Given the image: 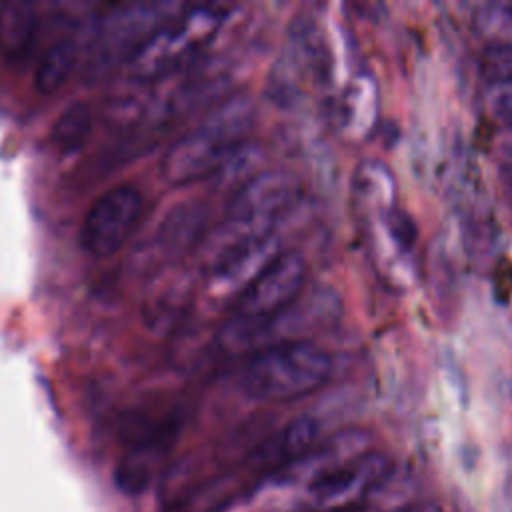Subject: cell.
Listing matches in <instances>:
<instances>
[{
  "instance_id": "cell-5",
  "label": "cell",
  "mask_w": 512,
  "mask_h": 512,
  "mask_svg": "<svg viewBox=\"0 0 512 512\" xmlns=\"http://www.w3.org/2000/svg\"><path fill=\"white\" fill-rule=\"evenodd\" d=\"M142 214L138 188L120 184L100 194L90 206L80 228V244L94 258L116 254L134 232Z\"/></svg>"
},
{
  "instance_id": "cell-20",
  "label": "cell",
  "mask_w": 512,
  "mask_h": 512,
  "mask_svg": "<svg viewBox=\"0 0 512 512\" xmlns=\"http://www.w3.org/2000/svg\"><path fill=\"white\" fill-rule=\"evenodd\" d=\"M478 66L482 78L496 88L512 84V42H488Z\"/></svg>"
},
{
  "instance_id": "cell-16",
  "label": "cell",
  "mask_w": 512,
  "mask_h": 512,
  "mask_svg": "<svg viewBox=\"0 0 512 512\" xmlns=\"http://www.w3.org/2000/svg\"><path fill=\"white\" fill-rule=\"evenodd\" d=\"M38 24L36 8L30 2H4L0 6V54L20 60L28 54Z\"/></svg>"
},
{
  "instance_id": "cell-21",
  "label": "cell",
  "mask_w": 512,
  "mask_h": 512,
  "mask_svg": "<svg viewBox=\"0 0 512 512\" xmlns=\"http://www.w3.org/2000/svg\"><path fill=\"white\" fill-rule=\"evenodd\" d=\"M492 112L504 126L512 128V84H504L494 90Z\"/></svg>"
},
{
  "instance_id": "cell-3",
  "label": "cell",
  "mask_w": 512,
  "mask_h": 512,
  "mask_svg": "<svg viewBox=\"0 0 512 512\" xmlns=\"http://www.w3.org/2000/svg\"><path fill=\"white\" fill-rule=\"evenodd\" d=\"M224 20L226 10L220 6H184L130 58V76L150 82L178 72L202 52Z\"/></svg>"
},
{
  "instance_id": "cell-11",
  "label": "cell",
  "mask_w": 512,
  "mask_h": 512,
  "mask_svg": "<svg viewBox=\"0 0 512 512\" xmlns=\"http://www.w3.org/2000/svg\"><path fill=\"white\" fill-rule=\"evenodd\" d=\"M352 190L356 204L370 218H380L396 208V178L380 160L366 158L356 166Z\"/></svg>"
},
{
  "instance_id": "cell-19",
  "label": "cell",
  "mask_w": 512,
  "mask_h": 512,
  "mask_svg": "<svg viewBox=\"0 0 512 512\" xmlns=\"http://www.w3.org/2000/svg\"><path fill=\"white\" fill-rule=\"evenodd\" d=\"M474 26L490 42H512V2L482 4L474 14Z\"/></svg>"
},
{
  "instance_id": "cell-7",
  "label": "cell",
  "mask_w": 512,
  "mask_h": 512,
  "mask_svg": "<svg viewBox=\"0 0 512 512\" xmlns=\"http://www.w3.org/2000/svg\"><path fill=\"white\" fill-rule=\"evenodd\" d=\"M300 192V182L290 172H258L236 192H232L226 208V218L272 224L280 212L296 204Z\"/></svg>"
},
{
  "instance_id": "cell-10",
  "label": "cell",
  "mask_w": 512,
  "mask_h": 512,
  "mask_svg": "<svg viewBox=\"0 0 512 512\" xmlns=\"http://www.w3.org/2000/svg\"><path fill=\"white\" fill-rule=\"evenodd\" d=\"M192 300V284L186 274L158 276L142 302V318L148 328L166 332L184 318Z\"/></svg>"
},
{
  "instance_id": "cell-1",
  "label": "cell",
  "mask_w": 512,
  "mask_h": 512,
  "mask_svg": "<svg viewBox=\"0 0 512 512\" xmlns=\"http://www.w3.org/2000/svg\"><path fill=\"white\" fill-rule=\"evenodd\" d=\"M200 264L216 292L238 296L282 252L280 240L266 222L226 218L202 240Z\"/></svg>"
},
{
  "instance_id": "cell-12",
  "label": "cell",
  "mask_w": 512,
  "mask_h": 512,
  "mask_svg": "<svg viewBox=\"0 0 512 512\" xmlns=\"http://www.w3.org/2000/svg\"><path fill=\"white\" fill-rule=\"evenodd\" d=\"M208 210L200 202H182L174 206L158 226L156 244L162 254H182L204 238Z\"/></svg>"
},
{
  "instance_id": "cell-9",
  "label": "cell",
  "mask_w": 512,
  "mask_h": 512,
  "mask_svg": "<svg viewBox=\"0 0 512 512\" xmlns=\"http://www.w3.org/2000/svg\"><path fill=\"white\" fill-rule=\"evenodd\" d=\"M320 438V424L312 416H296L272 434L254 452V462L266 472H276L312 452Z\"/></svg>"
},
{
  "instance_id": "cell-4",
  "label": "cell",
  "mask_w": 512,
  "mask_h": 512,
  "mask_svg": "<svg viewBox=\"0 0 512 512\" xmlns=\"http://www.w3.org/2000/svg\"><path fill=\"white\" fill-rule=\"evenodd\" d=\"M184 6L166 2H132L112 6L96 26L92 50L86 58L84 78L100 80L130 58Z\"/></svg>"
},
{
  "instance_id": "cell-13",
  "label": "cell",
  "mask_w": 512,
  "mask_h": 512,
  "mask_svg": "<svg viewBox=\"0 0 512 512\" xmlns=\"http://www.w3.org/2000/svg\"><path fill=\"white\" fill-rule=\"evenodd\" d=\"M254 118L256 106L252 98L246 94H234L218 100L216 106L204 116L200 126L210 130L218 140L234 150L244 144V138L252 128Z\"/></svg>"
},
{
  "instance_id": "cell-22",
  "label": "cell",
  "mask_w": 512,
  "mask_h": 512,
  "mask_svg": "<svg viewBox=\"0 0 512 512\" xmlns=\"http://www.w3.org/2000/svg\"><path fill=\"white\" fill-rule=\"evenodd\" d=\"M502 172L504 178L512 184V146L502 154Z\"/></svg>"
},
{
  "instance_id": "cell-8",
  "label": "cell",
  "mask_w": 512,
  "mask_h": 512,
  "mask_svg": "<svg viewBox=\"0 0 512 512\" xmlns=\"http://www.w3.org/2000/svg\"><path fill=\"white\" fill-rule=\"evenodd\" d=\"M230 152L232 148H228L210 130L198 124L168 148L160 170L168 184L186 186L196 180L214 176Z\"/></svg>"
},
{
  "instance_id": "cell-15",
  "label": "cell",
  "mask_w": 512,
  "mask_h": 512,
  "mask_svg": "<svg viewBox=\"0 0 512 512\" xmlns=\"http://www.w3.org/2000/svg\"><path fill=\"white\" fill-rule=\"evenodd\" d=\"M340 116L342 128L354 138L372 130L378 116V90L370 76L360 74L348 82L342 94Z\"/></svg>"
},
{
  "instance_id": "cell-14",
  "label": "cell",
  "mask_w": 512,
  "mask_h": 512,
  "mask_svg": "<svg viewBox=\"0 0 512 512\" xmlns=\"http://www.w3.org/2000/svg\"><path fill=\"white\" fill-rule=\"evenodd\" d=\"M366 512H408L418 502L416 478L398 466H390L362 500Z\"/></svg>"
},
{
  "instance_id": "cell-6",
  "label": "cell",
  "mask_w": 512,
  "mask_h": 512,
  "mask_svg": "<svg viewBox=\"0 0 512 512\" xmlns=\"http://www.w3.org/2000/svg\"><path fill=\"white\" fill-rule=\"evenodd\" d=\"M392 466V460L376 450L346 462L308 488V506L312 512H338L362 504L374 482Z\"/></svg>"
},
{
  "instance_id": "cell-18",
  "label": "cell",
  "mask_w": 512,
  "mask_h": 512,
  "mask_svg": "<svg viewBox=\"0 0 512 512\" xmlns=\"http://www.w3.org/2000/svg\"><path fill=\"white\" fill-rule=\"evenodd\" d=\"M94 114L86 102H74L66 106L54 120L50 130L52 146L62 154L80 150L92 134Z\"/></svg>"
},
{
  "instance_id": "cell-2",
  "label": "cell",
  "mask_w": 512,
  "mask_h": 512,
  "mask_svg": "<svg viewBox=\"0 0 512 512\" xmlns=\"http://www.w3.org/2000/svg\"><path fill=\"white\" fill-rule=\"evenodd\" d=\"M332 372L330 354L312 340L280 342L254 352L242 374V390L260 402H288L322 388Z\"/></svg>"
},
{
  "instance_id": "cell-17",
  "label": "cell",
  "mask_w": 512,
  "mask_h": 512,
  "mask_svg": "<svg viewBox=\"0 0 512 512\" xmlns=\"http://www.w3.org/2000/svg\"><path fill=\"white\" fill-rule=\"evenodd\" d=\"M78 62V44L72 38L56 40L40 58L34 86L40 94L50 96L58 92L72 76Z\"/></svg>"
}]
</instances>
